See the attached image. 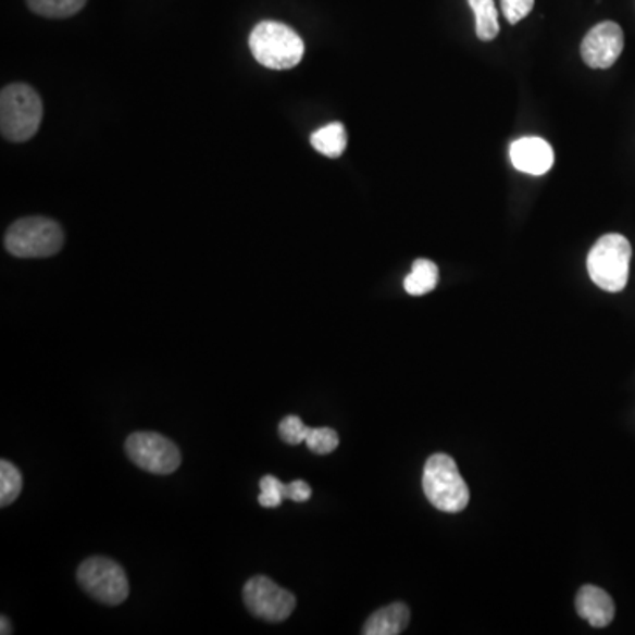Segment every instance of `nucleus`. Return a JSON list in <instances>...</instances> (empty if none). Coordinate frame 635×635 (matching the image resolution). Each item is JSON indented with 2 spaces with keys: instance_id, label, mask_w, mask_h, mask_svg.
Wrapping results in <instances>:
<instances>
[{
  "instance_id": "obj_1",
  "label": "nucleus",
  "mask_w": 635,
  "mask_h": 635,
  "mask_svg": "<svg viewBox=\"0 0 635 635\" xmlns=\"http://www.w3.org/2000/svg\"><path fill=\"white\" fill-rule=\"evenodd\" d=\"M42 103L39 94L24 84L8 85L0 94V132L5 140L22 144L33 138L41 126Z\"/></svg>"
},
{
  "instance_id": "obj_2",
  "label": "nucleus",
  "mask_w": 635,
  "mask_h": 635,
  "mask_svg": "<svg viewBox=\"0 0 635 635\" xmlns=\"http://www.w3.org/2000/svg\"><path fill=\"white\" fill-rule=\"evenodd\" d=\"M249 48L258 64L276 71L297 66L306 52L299 34L279 22H262L252 28Z\"/></svg>"
},
{
  "instance_id": "obj_3",
  "label": "nucleus",
  "mask_w": 635,
  "mask_h": 635,
  "mask_svg": "<svg viewBox=\"0 0 635 635\" xmlns=\"http://www.w3.org/2000/svg\"><path fill=\"white\" fill-rule=\"evenodd\" d=\"M422 487L429 503L441 512L456 514L466 509L470 489L459 473L458 464L447 453H435L427 459Z\"/></svg>"
},
{
  "instance_id": "obj_4",
  "label": "nucleus",
  "mask_w": 635,
  "mask_h": 635,
  "mask_svg": "<svg viewBox=\"0 0 635 635\" xmlns=\"http://www.w3.org/2000/svg\"><path fill=\"white\" fill-rule=\"evenodd\" d=\"M632 246L620 234H608L598 238L589 251L586 266L589 277L602 290L618 294L628 283L631 272Z\"/></svg>"
},
{
  "instance_id": "obj_5",
  "label": "nucleus",
  "mask_w": 635,
  "mask_h": 635,
  "mask_svg": "<svg viewBox=\"0 0 635 635\" xmlns=\"http://www.w3.org/2000/svg\"><path fill=\"white\" fill-rule=\"evenodd\" d=\"M4 246L16 258H50L64 246V232L55 221L34 215L10 226Z\"/></svg>"
},
{
  "instance_id": "obj_6",
  "label": "nucleus",
  "mask_w": 635,
  "mask_h": 635,
  "mask_svg": "<svg viewBox=\"0 0 635 635\" xmlns=\"http://www.w3.org/2000/svg\"><path fill=\"white\" fill-rule=\"evenodd\" d=\"M76 580L90 597L107 606H119L129 597L126 572L119 563L103 556L85 560L76 572Z\"/></svg>"
},
{
  "instance_id": "obj_7",
  "label": "nucleus",
  "mask_w": 635,
  "mask_h": 635,
  "mask_svg": "<svg viewBox=\"0 0 635 635\" xmlns=\"http://www.w3.org/2000/svg\"><path fill=\"white\" fill-rule=\"evenodd\" d=\"M127 458L132 463L154 473V475H170L180 466V450L172 439L158 433H135L126 441Z\"/></svg>"
},
{
  "instance_id": "obj_8",
  "label": "nucleus",
  "mask_w": 635,
  "mask_h": 635,
  "mask_svg": "<svg viewBox=\"0 0 635 635\" xmlns=\"http://www.w3.org/2000/svg\"><path fill=\"white\" fill-rule=\"evenodd\" d=\"M244 603L252 617L265 622H285L295 611V595L277 586L265 575H257L244 586Z\"/></svg>"
},
{
  "instance_id": "obj_9",
  "label": "nucleus",
  "mask_w": 635,
  "mask_h": 635,
  "mask_svg": "<svg viewBox=\"0 0 635 635\" xmlns=\"http://www.w3.org/2000/svg\"><path fill=\"white\" fill-rule=\"evenodd\" d=\"M625 45V36L620 25L602 22L595 25L581 42L584 64L594 70H608L620 59Z\"/></svg>"
},
{
  "instance_id": "obj_10",
  "label": "nucleus",
  "mask_w": 635,
  "mask_h": 635,
  "mask_svg": "<svg viewBox=\"0 0 635 635\" xmlns=\"http://www.w3.org/2000/svg\"><path fill=\"white\" fill-rule=\"evenodd\" d=\"M510 161L519 172L528 175H544L555 164L551 146L537 136H526L510 147Z\"/></svg>"
},
{
  "instance_id": "obj_11",
  "label": "nucleus",
  "mask_w": 635,
  "mask_h": 635,
  "mask_svg": "<svg viewBox=\"0 0 635 635\" xmlns=\"http://www.w3.org/2000/svg\"><path fill=\"white\" fill-rule=\"evenodd\" d=\"M575 608L583 620L597 628L608 626L617 612L611 595L594 584H586L580 589V594L575 598Z\"/></svg>"
},
{
  "instance_id": "obj_12",
  "label": "nucleus",
  "mask_w": 635,
  "mask_h": 635,
  "mask_svg": "<svg viewBox=\"0 0 635 635\" xmlns=\"http://www.w3.org/2000/svg\"><path fill=\"white\" fill-rule=\"evenodd\" d=\"M410 623V609L404 603H390L387 608L371 614L365 622L362 634L364 635H397L407 631Z\"/></svg>"
},
{
  "instance_id": "obj_13",
  "label": "nucleus",
  "mask_w": 635,
  "mask_h": 635,
  "mask_svg": "<svg viewBox=\"0 0 635 635\" xmlns=\"http://www.w3.org/2000/svg\"><path fill=\"white\" fill-rule=\"evenodd\" d=\"M311 146L327 158H339L348 146V135L341 122H332L311 135Z\"/></svg>"
},
{
  "instance_id": "obj_14",
  "label": "nucleus",
  "mask_w": 635,
  "mask_h": 635,
  "mask_svg": "<svg viewBox=\"0 0 635 635\" xmlns=\"http://www.w3.org/2000/svg\"><path fill=\"white\" fill-rule=\"evenodd\" d=\"M438 266L431 260L419 258L413 262L411 272L404 279V290L413 297H421V295L429 294L435 290L438 285Z\"/></svg>"
},
{
  "instance_id": "obj_15",
  "label": "nucleus",
  "mask_w": 635,
  "mask_h": 635,
  "mask_svg": "<svg viewBox=\"0 0 635 635\" xmlns=\"http://www.w3.org/2000/svg\"><path fill=\"white\" fill-rule=\"evenodd\" d=\"M468 4L475 13V30L478 39L493 41L500 33L495 0H468Z\"/></svg>"
},
{
  "instance_id": "obj_16",
  "label": "nucleus",
  "mask_w": 635,
  "mask_h": 635,
  "mask_svg": "<svg viewBox=\"0 0 635 635\" xmlns=\"http://www.w3.org/2000/svg\"><path fill=\"white\" fill-rule=\"evenodd\" d=\"M85 4L87 0H27L30 11L45 18H70L84 10Z\"/></svg>"
},
{
  "instance_id": "obj_17",
  "label": "nucleus",
  "mask_w": 635,
  "mask_h": 635,
  "mask_svg": "<svg viewBox=\"0 0 635 635\" xmlns=\"http://www.w3.org/2000/svg\"><path fill=\"white\" fill-rule=\"evenodd\" d=\"M24 487V476L20 473L18 468L10 461L0 463V505L8 507L18 498Z\"/></svg>"
},
{
  "instance_id": "obj_18",
  "label": "nucleus",
  "mask_w": 635,
  "mask_h": 635,
  "mask_svg": "<svg viewBox=\"0 0 635 635\" xmlns=\"http://www.w3.org/2000/svg\"><path fill=\"white\" fill-rule=\"evenodd\" d=\"M286 498V484L274 475H265L260 481V496L258 503L265 509H276Z\"/></svg>"
},
{
  "instance_id": "obj_19",
  "label": "nucleus",
  "mask_w": 635,
  "mask_h": 635,
  "mask_svg": "<svg viewBox=\"0 0 635 635\" xmlns=\"http://www.w3.org/2000/svg\"><path fill=\"white\" fill-rule=\"evenodd\" d=\"M306 445L311 452L318 453V456H327L337 449L339 436L331 427H316V429H309Z\"/></svg>"
},
{
  "instance_id": "obj_20",
  "label": "nucleus",
  "mask_w": 635,
  "mask_h": 635,
  "mask_svg": "<svg viewBox=\"0 0 635 635\" xmlns=\"http://www.w3.org/2000/svg\"><path fill=\"white\" fill-rule=\"evenodd\" d=\"M309 429L311 427H308L304 422L300 421V416L288 415L281 421L279 438L288 445L304 444L309 435Z\"/></svg>"
},
{
  "instance_id": "obj_21",
  "label": "nucleus",
  "mask_w": 635,
  "mask_h": 635,
  "mask_svg": "<svg viewBox=\"0 0 635 635\" xmlns=\"http://www.w3.org/2000/svg\"><path fill=\"white\" fill-rule=\"evenodd\" d=\"M535 0H501V10L509 24L515 25L532 13Z\"/></svg>"
},
{
  "instance_id": "obj_22",
  "label": "nucleus",
  "mask_w": 635,
  "mask_h": 635,
  "mask_svg": "<svg viewBox=\"0 0 635 635\" xmlns=\"http://www.w3.org/2000/svg\"><path fill=\"white\" fill-rule=\"evenodd\" d=\"M313 495L311 486L304 481H294L290 484H286V498L291 501H297V503H302V501H308Z\"/></svg>"
},
{
  "instance_id": "obj_23",
  "label": "nucleus",
  "mask_w": 635,
  "mask_h": 635,
  "mask_svg": "<svg viewBox=\"0 0 635 635\" xmlns=\"http://www.w3.org/2000/svg\"><path fill=\"white\" fill-rule=\"evenodd\" d=\"M0 623H2V628H0V634H11V623L8 622V618L2 617L0 618Z\"/></svg>"
}]
</instances>
